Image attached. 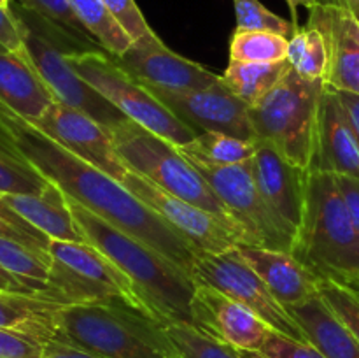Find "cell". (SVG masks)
I'll return each instance as SVG.
<instances>
[{"instance_id": "6da1fadb", "label": "cell", "mask_w": 359, "mask_h": 358, "mask_svg": "<svg viewBox=\"0 0 359 358\" xmlns=\"http://www.w3.org/2000/svg\"><path fill=\"white\" fill-rule=\"evenodd\" d=\"M0 144L58 186L70 200L160 251L193 277L195 249L158 214L133 197L121 181L63 150L4 105H0Z\"/></svg>"}, {"instance_id": "7a4b0ae2", "label": "cell", "mask_w": 359, "mask_h": 358, "mask_svg": "<svg viewBox=\"0 0 359 358\" xmlns=\"http://www.w3.org/2000/svg\"><path fill=\"white\" fill-rule=\"evenodd\" d=\"M69 206L84 241L100 249L126 274L147 314L165 326L175 323L195 326L191 300L196 283L186 270L74 200L69 199Z\"/></svg>"}, {"instance_id": "3957f363", "label": "cell", "mask_w": 359, "mask_h": 358, "mask_svg": "<svg viewBox=\"0 0 359 358\" xmlns=\"http://www.w3.org/2000/svg\"><path fill=\"white\" fill-rule=\"evenodd\" d=\"M62 343L100 358H182L167 326L123 300L62 305Z\"/></svg>"}, {"instance_id": "277c9868", "label": "cell", "mask_w": 359, "mask_h": 358, "mask_svg": "<svg viewBox=\"0 0 359 358\" xmlns=\"http://www.w3.org/2000/svg\"><path fill=\"white\" fill-rule=\"evenodd\" d=\"M293 253L319 279L353 284L359 276V232L335 175L309 171L307 195Z\"/></svg>"}, {"instance_id": "5b68a950", "label": "cell", "mask_w": 359, "mask_h": 358, "mask_svg": "<svg viewBox=\"0 0 359 358\" xmlns=\"http://www.w3.org/2000/svg\"><path fill=\"white\" fill-rule=\"evenodd\" d=\"M11 11L20 23L25 56L56 100L84 112L107 130L125 121L126 116L90 86L67 62V53L98 48L83 44L63 28L27 9L20 2L11 4Z\"/></svg>"}, {"instance_id": "8992f818", "label": "cell", "mask_w": 359, "mask_h": 358, "mask_svg": "<svg viewBox=\"0 0 359 358\" xmlns=\"http://www.w3.org/2000/svg\"><path fill=\"white\" fill-rule=\"evenodd\" d=\"M328 84L307 81L294 69L249 107L256 139L266 140L297 167L312 171L318 153L321 97Z\"/></svg>"}, {"instance_id": "52a82bcc", "label": "cell", "mask_w": 359, "mask_h": 358, "mask_svg": "<svg viewBox=\"0 0 359 358\" xmlns=\"http://www.w3.org/2000/svg\"><path fill=\"white\" fill-rule=\"evenodd\" d=\"M109 133L114 142L116 153L128 171L144 175L165 192L181 197L242 230L241 225L231 220L212 186L188 158L182 157L177 146L128 118L112 126Z\"/></svg>"}, {"instance_id": "ba28073f", "label": "cell", "mask_w": 359, "mask_h": 358, "mask_svg": "<svg viewBox=\"0 0 359 358\" xmlns=\"http://www.w3.org/2000/svg\"><path fill=\"white\" fill-rule=\"evenodd\" d=\"M67 62L126 118L174 146H184L200 135L165 107L144 84L123 70L109 53L100 49L70 51L67 53Z\"/></svg>"}, {"instance_id": "9c48e42d", "label": "cell", "mask_w": 359, "mask_h": 358, "mask_svg": "<svg viewBox=\"0 0 359 358\" xmlns=\"http://www.w3.org/2000/svg\"><path fill=\"white\" fill-rule=\"evenodd\" d=\"M48 253L49 300L62 305L123 300L144 311L132 281L90 242L51 241Z\"/></svg>"}, {"instance_id": "30bf717a", "label": "cell", "mask_w": 359, "mask_h": 358, "mask_svg": "<svg viewBox=\"0 0 359 358\" xmlns=\"http://www.w3.org/2000/svg\"><path fill=\"white\" fill-rule=\"evenodd\" d=\"M191 164L212 186L231 220L242 227L245 234L244 244L293 251L297 228L284 221L265 199L256 185L251 160L231 167H212L198 161Z\"/></svg>"}, {"instance_id": "8fae6325", "label": "cell", "mask_w": 359, "mask_h": 358, "mask_svg": "<svg viewBox=\"0 0 359 358\" xmlns=\"http://www.w3.org/2000/svg\"><path fill=\"white\" fill-rule=\"evenodd\" d=\"M193 279L195 283L216 288L221 293L251 309L276 332L309 343L293 314L273 297L265 281L249 265L237 246L223 253H196Z\"/></svg>"}, {"instance_id": "7c38bea8", "label": "cell", "mask_w": 359, "mask_h": 358, "mask_svg": "<svg viewBox=\"0 0 359 358\" xmlns=\"http://www.w3.org/2000/svg\"><path fill=\"white\" fill-rule=\"evenodd\" d=\"M121 185L161 218L195 253H223L245 242L244 232L216 214L165 192L144 175L128 171Z\"/></svg>"}, {"instance_id": "4fadbf2b", "label": "cell", "mask_w": 359, "mask_h": 358, "mask_svg": "<svg viewBox=\"0 0 359 358\" xmlns=\"http://www.w3.org/2000/svg\"><path fill=\"white\" fill-rule=\"evenodd\" d=\"M144 84L182 123L198 133L219 132L256 140L255 128L249 118V105L231 93L223 81L196 91H168L153 84Z\"/></svg>"}, {"instance_id": "5bb4252c", "label": "cell", "mask_w": 359, "mask_h": 358, "mask_svg": "<svg viewBox=\"0 0 359 358\" xmlns=\"http://www.w3.org/2000/svg\"><path fill=\"white\" fill-rule=\"evenodd\" d=\"M32 125L56 144L111 178L121 181L128 167L114 150L109 130L84 112L56 100Z\"/></svg>"}, {"instance_id": "9a60e30c", "label": "cell", "mask_w": 359, "mask_h": 358, "mask_svg": "<svg viewBox=\"0 0 359 358\" xmlns=\"http://www.w3.org/2000/svg\"><path fill=\"white\" fill-rule=\"evenodd\" d=\"M112 58L139 83L168 91L205 90L221 81L203 65L168 49L156 34L133 42L125 55Z\"/></svg>"}, {"instance_id": "2e32d148", "label": "cell", "mask_w": 359, "mask_h": 358, "mask_svg": "<svg viewBox=\"0 0 359 358\" xmlns=\"http://www.w3.org/2000/svg\"><path fill=\"white\" fill-rule=\"evenodd\" d=\"M191 314L196 329L241 353L255 354L272 330L251 309L216 288L200 283H196L193 293Z\"/></svg>"}, {"instance_id": "e0dca14e", "label": "cell", "mask_w": 359, "mask_h": 358, "mask_svg": "<svg viewBox=\"0 0 359 358\" xmlns=\"http://www.w3.org/2000/svg\"><path fill=\"white\" fill-rule=\"evenodd\" d=\"M256 140L258 147L251 158L256 185L283 220L298 230L304 216L309 171L291 164L266 140Z\"/></svg>"}, {"instance_id": "ac0fdd59", "label": "cell", "mask_w": 359, "mask_h": 358, "mask_svg": "<svg viewBox=\"0 0 359 358\" xmlns=\"http://www.w3.org/2000/svg\"><path fill=\"white\" fill-rule=\"evenodd\" d=\"M312 171L359 179V144L339 91L326 86L319 107L318 153Z\"/></svg>"}, {"instance_id": "d6986e66", "label": "cell", "mask_w": 359, "mask_h": 358, "mask_svg": "<svg viewBox=\"0 0 359 358\" xmlns=\"http://www.w3.org/2000/svg\"><path fill=\"white\" fill-rule=\"evenodd\" d=\"M237 248L284 307L319 295V277L293 253L244 242L237 244Z\"/></svg>"}, {"instance_id": "ffe728a7", "label": "cell", "mask_w": 359, "mask_h": 358, "mask_svg": "<svg viewBox=\"0 0 359 358\" xmlns=\"http://www.w3.org/2000/svg\"><path fill=\"white\" fill-rule=\"evenodd\" d=\"M56 102L25 55L0 53V105L34 123Z\"/></svg>"}, {"instance_id": "44dd1931", "label": "cell", "mask_w": 359, "mask_h": 358, "mask_svg": "<svg viewBox=\"0 0 359 358\" xmlns=\"http://www.w3.org/2000/svg\"><path fill=\"white\" fill-rule=\"evenodd\" d=\"M321 4L330 35L328 86L344 93L359 95V21L349 9L332 2Z\"/></svg>"}, {"instance_id": "7402d4cb", "label": "cell", "mask_w": 359, "mask_h": 358, "mask_svg": "<svg viewBox=\"0 0 359 358\" xmlns=\"http://www.w3.org/2000/svg\"><path fill=\"white\" fill-rule=\"evenodd\" d=\"M0 200L51 241L86 242L74 220L69 199L53 183L42 193H0Z\"/></svg>"}, {"instance_id": "603a6c76", "label": "cell", "mask_w": 359, "mask_h": 358, "mask_svg": "<svg viewBox=\"0 0 359 358\" xmlns=\"http://www.w3.org/2000/svg\"><path fill=\"white\" fill-rule=\"evenodd\" d=\"M287 311L326 358H359V340L328 307L321 295L302 304L291 305Z\"/></svg>"}, {"instance_id": "cb8c5ba5", "label": "cell", "mask_w": 359, "mask_h": 358, "mask_svg": "<svg viewBox=\"0 0 359 358\" xmlns=\"http://www.w3.org/2000/svg\"><path fill=\"white\" fill-rule=\"evenodd\" d=\"M62 304L34 295L0 290V326L18 330L41 343L58 340V311Z\"/></svg>"}, {"instance_id": "d4e9b609", "label": "cell", "mask_w": 359, "mask_h": 358, "mask_svg": "<svg viewBox=\"0 0 359 358\" xmlns=\"http://www.w3.org/2000/svg\"><path fill=\"white\" fill-rule=\"evenodd\" d=\"M286 60L304 79L328 83L332 49L321 4L312 7L307 25L290 39Z\"/></svg>"}, {"instance_id": "484cf974", "label": "cell", "mask_w": 359, "mask_h": 358, "mask_svg": "<svg viewBox=\"0 0 359 358\" xmlns=\"http://www.w3.org/2000/svg\"><path fill=\"white\" fill-rule=\"evenodd\" d=\"M293 69L287 60L280 62H230L221 76L224 86L251 107L283 81Z\"/></svg>"}, {"instance_id": "4316f807", "label": "cell", "mask_w": 359, "mask_h": 358, "mask_svg": "<svg viewBox=\"0 0 359 358\" xmlns=\"http://www.w3.org/2000/svg\"><path fill=\"white\" fill-rule=\"evenodd\" d=\"M258 147V140L241 139L219 132H203L184 146H177L182 157L189 161L212 165V167H231L251 160Z\"/></svg>"}, {"instance_id": "83f0119b", "label": "cell", "mask_w": 359, "mask_h": 358, "mask_svg": "<svg viewBox=\"0 0 359 358\" xmlns=\"http://www.w3.org/2000/svg\"><path fill=\"white\" fill-rule=\"evenodd\" d=\"M88 34L112 56L125 55L133 44L130 35L123 30L111 11L102 0H69Z\"/></svg>"}, {"instance_id": "f1b7e54d", "label": "cell", "mask_w": 359, "mask_h": 358, "mask_svg": "<svg viewBox=\"0 0 359 358\" xmlns=\"http://www.w3.org/2000/svg\"><path fill=\"white\" fill-rule=\"evenodd\" d=\"M49 265H51L49 253L35 251L21 242L0 237V267L30 284L42 298L48 300Z\"/></svg>"}, {"instance_id": "f546056e", "label": "cell", "mask_w": 359, "mask_h": 358, "mask_svg": "<svg viewBox=\"0 0 359 358\" xmlns=\"http://www.w3.org/2000/svg\"><path fill=\"white\" fill-rule=\"evenodd\" d=\"M290 39L272 32L235 28L230 39V62H280L287 58Z\"/></svg>"}, {"instance_id": "4dcf8cb0", "label": "cell", "mask_w": 359, "mask_h": 358, "mask_svg": "<svg viewBox=\"0 0 359 358\" xmlns=\"http://www.w3.org/2000/svg\"><path fill=\"white\" fill-rule=\"evenodd\" d=\"M167 332L182 358H244L238 350L221 343L216 337L193 325H167Z\"/></svg>"}, {"instance_id": "1f68e13d", "label": "cell", "mask_w": 359, "mask_h": 358, "mask_svg": "<svg viewBox=\"0 0 359 358\" xmlns=\"http://www.w3.org/2000/svg\"><path fill=\"white\" fill-rule=\"evenodd\" d=\"M51 183L0 144V193H42Z\"/></svg>"}, {"instance_id": "d6a6232c", "label": "cell", "mask_w": 359, "mask_h": 358, "mask_svg": "<svg viewBox=\"0 0 359 358\" xmlns=\"http://www.w3.org/2000/svg\"><path fill=\"white\" fill-rule=\"evenodd\" d=\"M235 20L241 30H259L272 32L291 39L300 27H294L293 21L280 18L279 14L266 9L259 0H233Z\"/></svg>"}, {"instance_id": "836d02e7", "label": "cell", "mask_w": 359, "mask_h": 358, "mask_svg": "<svg viewBox=\"0 0 359 358\" xmlns=\"http://www.w3.org/2000/svg\"><path fill=\"white\" fill-rule=\"evenodd\" d=\"M20 4L27 9L37 13L39 16L55 23L56 27L63 28L67 34L72 35L74 39H77L83 44L90 46V48H97V41L83 27L69 0H20Z\"/></svg>"}, {"instance_id": "e575fe53", "label": "cell", "mask_w": 359, "mask_h": 358, "mask_svg": "<svg viewBox=\"0 0 359 358\" xmlns=\"http://www.w3.org/2000/svg\"><path fill=\"white\" fill-rule=\"evenodd\" d=\"M319 295L359 340V290L332 279H319Z\"/></svg>"}, {"instance_id": "d590c367", "label": "cell", "mask_w": 359, "mask_h": 358, "mask_svg": "<svg viewBox=\"0 0 359 358\" xmlns=\"http://www.w3.org/2000/svg\"><path fill=\"white\" fill-rule=\"evenodd\" d=\"M0 237L21 242V244L41 253H48L49 242H51L48 235L42 234L34 225L14 213L2 200H0Z\"/></svg>"}, {"instance_id": "8d00e7d4", "label": "cell", "mask_w": 359, "mask_h": 358, "mask_svg": "<svg viewBox=\"0 0 359 358\" xmlns=\"http://www.w3.org/2000/svg\"><path fill=\"white\" fill-rule=\"evenodd\" d=\"M256 358H326L314 344L291 339L284 333L270 330L265 343L255 353Z\"/></svg>"}, {"instance_id": "74e56055", "label": "cell", "mask_w": 359, "mask_h": 358, "mask_svg": "<svg viewBox=\"0 0 359 358\" xmlns=\"http://www.w3.org/2000/svg\"><path fill=\"white\" fill-rule=\"evenodd\" d=\"M102 2L111 11L112 16L118 20V23L121 25L123 30L130 35L133 42L154 34L135 0H102Z\"/></svg>"}, {"instance_id": "f35d334b", "label": "cell", "mask_w": 359, "mask_h": 358, "mask_svg": "<svg viewBox=\"0 0 359 358\" xmlns=\"http://www.w3.org/2000/svg\"><path fill=\"white\" fill-rule=\"evenodd\" d=\"M0 358H44V343L18 330L0 326Z\"/></svg>"}, {"instance_id": "ab89813d", "label": "cell", "mask_w": 359, "mask_h": 358, "mask_svg": "<svg viewBox=\"0 0 359 358\" xmlns=\"http://www.w3.org/2000/svg\"><path fill=\"white\" fill-rule=\"evenodd\" d=\"M0 44L11 53L25 55V42L20 23L11 9L0 7Z\"/></svg>"}, {"instance_id": "60d3db41", "label": "cell", "mask_w": 359, "mask_h": 358, "mask_svg": "<svg viewBox=\"0 0 359 358\" xmlns=\"http://www.w3.org/2000/svg\"><path fill=\"white\" fill-rule=\"evenodd\" d=\"M335 181L339 185V190L342 193L344 200H346L351 218H353L359 232V179L347 178V175H335Z\"/></svg>"}, {"instance_id": "b9f144b4", "label": "cell", "mask_w": 359, "mask_h": 358, "mask_svg": "<svg viewBox=\"0 0 359 358\" xmlns=\"http://www.w3.org/2000/svg\"><path fill=\"white\" fill-rule=\"evenodd\" d=\"M44 358H100L97 354L84 351L74 344L62 340H48L44 344Z\"/></svg>"}, {"instance_id": "7bdbcfd3", "label": "cell", "mask_w": 359, "mask_h": 358, "mask_svg": "<svg viewBox=\"0 0 359 358\" xmlns=\"http://www.w3.org/2000/svg\"><path fill=\"white\" fill-rule=\"evenodd\" d=\"M0 290L4 291H13V293H23V295H34V297H41L30 284L21 281L20 277L13 276L11 272L4 270L0 267Z\"/></svg>"}, {"instance_id": "ee69618b", "label": "cell", "mask_w": 359, "mask_h": 358, "mask_svg": "<svg viewBox=\"0 0 359 358\" xmlns=\"http://www.w3.org/2000/svg\"><path fill=\"white\" fill-rule=\"evenodd\" d=\"M340 100H342L344 107H346L347 116H349L351 126H353L354 133H356V139L359 144V95L353 93H344V91H339Z\"/></svg>"}, {"instance_id": "f6af8a7d", "label": "cell", "mask_w": 359, "mask_h": 358, "mask_svg": "<svg viewBox=\"0 0 359 358\" xmlns=\"http://www.w3.org/2000/svg\"><path fill=\"white\" fill-rule=\"evenodd\" d=\"M287 7H290L291 14H293V25L298 27V7H307V9H312L314 6H318L321 0H286Z\"/></svg>"}, {"instance_id": "bcb514c9", "label": "cell", "mask_w": 359, "mask_h": 358, "mask_svg": "<svg viewBox=\"0 0 359 358\" xmlns=\"http://www.w3.org/2000/svg\"><path fill=\"white\" fill-rule=\"evenodd\" d=\"M328 2L344 7V9H349L351 13H358L359 11V0H328Z\"/></svg>"}, {"instance_id": "7dc6e473", "label": "cell", "mask_w": 359, "mask_h": 358, "mask_svg": "<svg viewBox=\"0 0 359 358\" xmlns=\"http://www.w3.org/2000/svg\"><path fill=\"white\" fill-rule=\"evenodd\" d=\"M11 0H0V7H4V9H11Z\"/></svg>"}, {"instance_id": "c3c4849f", "label": "cell", "mask_w": 359, "mask_h": 358, "mask_svg": "<svg viewBox=\"0 0 359 358\" xmlns=\"http://www.w3.org/2000/svg\"><path fill=\"white\" fill-rule=\"evenodd\" d=\"M347 286H353V288H358V290H359V276H358V279H356V281H354V283H353V284H347Z\"/></svg>"}, {"instance_id": "681fc988", "label": "cell", "mask_w": 359, "mask_h": 358, "mask_svg": "<svg viewBox=\"0 0 359 358\" xmlns=\"http://www.w3.org/2000/svg\"><path fill=\"white\" fill-rule=\"evenodd\" d=\"M2 51H7V49H6V48H4V46H2V44H0V53H2Z\"/></svg>"}, {"instance_id": "f907efd6", "label": "cell", "mask_w": 359, "mask_h": 358, "mask_svg": "<svg viewBox=\"0 0 359 358\" xmlns=\"http://www.w3.org/2000/svg\"><path fill=\"white\" fill-rule=\"evenodd\" d=\"M354 16H356L358 21H359V11H358V13H354Z\"/></svg>"}]
</instances>
